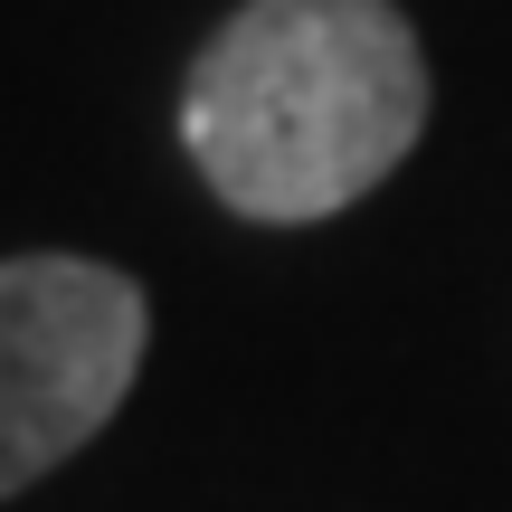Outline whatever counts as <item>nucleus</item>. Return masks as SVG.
<instances>
[{"label": "nucleus", "instance_id": "nucleus-2", "mask_svg": "<svg viewBox=\"0 0 512 512\" xmlns=\"http://www.w3.org/2000/svg\"><path fill=\"white\" fill-rule=\"evenodd\" d=\"M143 285L95 256H0V494H29L124 408L143 370Z\"/></svg>", "mask_w": 512, "mask_h": 512}, {"label": "nucleus", "instance_id": "nucleus-1", "mask_svg": "<svg viewBox=\"0 0 512 512\" xmlns=\"http://www.w3.org/2000/svg\"><path fill=\"white\" fill-rule=\"evenodd\" d=\"M427 57L389 0H247L181 86V143L238 219H332L408 162Z\"/></svg>", "mask_w": 512, "mask_h": 512}]
</instances>
